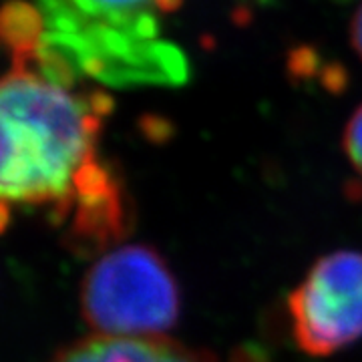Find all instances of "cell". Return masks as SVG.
Masks as SVG:
<instances>
[{
  "label": "cell",
  "mask_w": 362,
  "mask_h": 362,
  "mask_svg": "<svg viewBox=\"0 0 362 362\" xmlns=\"http://www.w3.org/2000/svg\"><path fill=\"white\" fill-rule=\"evenodd\" d=\"M13 65L0 93L2 207L4 214L11 206L51 207L54 220L83 171L99 159L97 137L111 101L78 95L35 59H13Z\"/></svg>",
  "instance_id": "6da1fadb"
},
{
  "label": "cell",
  "mask_w": 362,
  "mask_h": 362,
  "mask_svg": "<svg viewBox=\"0 0 362 362\" xmlns=\"http://www.w3.org/2000/svg\"><path fill=\"white\" fill-rule=\"evenodd\" d=\"M181 0H37L42 21L37 65L54 81L90 78L109 87H175L187 57L165 21Z\"/></svg>",
  "instance_id": "7a4b0ae2"
},
{
  "label": "cell",
  "mask_w": 362,
  "mask_h": 362,
  "mask_svg": "<svg viewBox=\"0 0 362 362\" xmlns=\"http://www.w3.org/2000/svg\"><path fill=\"white\" fill-rule=\"evenodd\" d=\"M180 288L153 247L107 252L81 282V314L99 337L153 338L180 318Z\"/></svg>",
  "instance_id": "3957f363"
},
{
  "label": "cell",
  "mask_w": 362,
  "mask_h": 362,
  "mask_svg": "<svg viewBox=\"0 0 362 362\" xmlns=\"http://www.w3.org/2000/svg\"><path fill=\"white\" fill-rule=\"evenodd\" d=\"M292 334L312 356H328L362 338V254L320 258L288 296Z\"/></svg>",
  "instance_id": "277c9868"
},
{
  "label": "cell",
  "mask_w": 362,
  "mask_h": 362,
  "mask_svg": "<svg viewBox=\"0 0 362 362\" xmlns=\"http://www.w3.org/2000/svg\"><path fill=\"white\" fill-rule=\"evenodd\" d=\"M129 216L121 181L97 159L83 171L71 202L52 221L65 226L66 246L81 254H95L127 235Z\"/></svg>",
  "instance_id": "5b68a950"
},
{
  "label": "cell",
  "mask_w": 362,
  "mask_h": 362,
  "mask_svg": "<svg viewBox=\"0 0 362 362\" xmlns=\"http://www.w3.org/2000/svg\"><path fill=\"white\" fill-rule=\"evenodd\" d=\"M52 362H216L207 352L187 349L163 337H99L61 350Z\"/></svg>",
  "instance_id": "8992f818"
},
{
  "label": "cell",
  "mask_w": 362,
  "mask_h": 362,
  "mask_svg": "<svg viewBox=\"0 0 362 362\" xmlns=\"http://www.w3.org/2000/svg\"><path fill=\"white\" fill-rule=\"evenodd\" d=\"M344 149L349 153L350 163L362 175V105L346 125L344 131Z\"/></svg>",
  "instance_id": "52a82bcc"
},
{
  "label": "cell",
  "mask_w": 362,
  "mask_h": 362,
  "mask_svg": "<svg viewBox=\"0 0 362 362\" xmlns=\"http://www.w3.org/2000/svg\"><path fill=\"white\" fill-rule=\"evenodd\" d=\"M352 45L356 52L362 57V4L356 11V16H354V23H352Z\"/></svg>",
  "instance_id": "ba28073f"
}]
</instances>
